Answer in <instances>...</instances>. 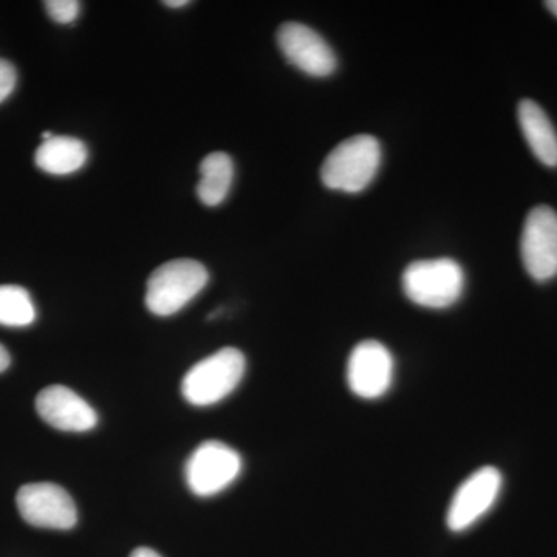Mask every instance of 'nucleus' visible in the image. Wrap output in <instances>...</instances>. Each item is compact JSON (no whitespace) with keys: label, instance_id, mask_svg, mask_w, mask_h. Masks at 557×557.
I'll return each mask as SVG.
<instances>
[{"label":"nucleus","instance_id":"1","mask_svg":"<svg viewBox=\"0 0 557 557\" xmlns=\"http://www.w3.org/2000/svg\"><path fill=\"white\" fill-rule=\"evenodd\" d=\"M381 145L372 135L344 139L329 153L321 168V180L329 189L358 194L379 174Z\"/></svg>","mask_w":557,"mask_h":557},{"label":"nucleus","instance_id":"21","mask_svg":"<svg viewBox=\"0 0 557 557\" xmlns=\"http://www.w3.org/2000/svg\"><path fill=\"white\" fill-rule=\"evenodd\" d=\"M545 7H547L553 16L557 17V0H548V2H545Z\"/></svg>","mask_w":557,"mask_h":557},{"label":"nucleus","instance_id":"13","mask_svg":"<svg viewBox=\"0 0 557 557\" xmlns=\"http://www.w3.org/2000/svg\"><path fill=\"white\" fill-rule=\"evenodd\" d=\"M86 145L78 138L53 137L39 146L35 153V163L40 171L51 175H69L79 171L86 164Z\"/></svg>","mask_w":557,"mask_h":557},{"label":"nucleus","instance_id":"16","mask_svg":"<svg viewBox=\"0 0 557 557\" xmlns=\"http://www.w3.org/2000/svg\"><path fill=\"white\" fill-rule=\"evenodd\" d=\"M47 13L58 24H72L78 20L81 3L78 0H49L44 3Z\"/></svg>","mask_w":557,"mask_h":557},{"label":"nucleus","instance_id":"10","mask_svg":"<svg viewBox=\"0 0 557 557\" xmlns=\"http://www.w3.org/2000/svg\"><path fill=\"white\" fill-rule=\"evenodd\" d=\"M394 368V358L386 346L379 341H362L348 358V387L359 398H381L392 386Z\"/></svg>","mask_w":557,"mask_h":557},{"label":"nucleus","instance_id":"7","mask_svg":"<svg viewBox=\"0 0 557 557\" xmlns=\"http://www.w3.org/2000/svg\"><path fill=\"white\" fill-rule=\"evenodd\" d=\"M22 519L33 527L49 530H70L78 522L75 502L64 487L54 483H30L22 486L16 496Z\"/></svg>","mask_w":557,"mask_h":557},{"label":"nucleus","instance_id":"12","mask_svg":"<svg viewBox=\"0 0 557 557\" xmlns=\"http://www.w3.org/2000/svg\"><path fill=\"white\" fill-rule=\"evenodd\" d=\"M518 119L534 157L544 166L557 168V134L544 109L531 100L520 101Z\"/></svg>","mask_w":557,"mask_h":557},{"label":"nucleus","instance_id":"3","mask_svg":"<svg viewBox=\"0 0 557 557\" xmlns=\"http://www.w3.org/2000/svg\"><path fill=\"white\" fill-rule=\"evenodd\" d=\"M247 369L244 354L225 347L189 369L182 383L183 397L193 406H212L239 386Z\"/></svg>","mask_w":557,"mask_h":557},{"label":"nucleus","instance_id":"15","mask_svg":"<svg viewBox=\"0 0 557 557\" xmlns=\"http://www.w3.org/2000/svg\"><path fill=\"white\" fill-rule=\"evenodd\" d=\"M35 319V304L27 289L20 285H0V325L28 327Z\"/></svg>","mask_w":557,"mask_h":557},{"label":"nucleus","instance_id":"8","mask_svg":"<svg viewBox=\"0 0 557 557\" xmlns=\"http://www.w3.org/2000/svg\"><path fill=\"white\" fill-rule=\"evenodd\" d=\"M502 479L497 468H480L469 475L450 500L446 523L454 533H461L474 527L496 504L500 494Z\"/></svg>","mask_w":557,"mask_h":557},{"label":"nucleus","instance_id":"9","mask_svg":"<svg viewBox=\"0 0 557 557\" xmlns=\"http://www.w3.org/2000/svg\"><path fill=\"white\" fill-rule=\"evenodd\" d=\"M277 46L289 64L314 78L332 75L338 65L327 40L299 22H287L278 27Z\"/></svg>","mask_w":557,"mask_h":557},{"label":"nucleus","instance_id":"19","mask_svg":"<svg viewBox=\"0 0 557 557\" xmlns=\"http://www.w3.org/2000/svg\"><path fill=\"white\" fill-rule=\"evenodd\" d=\"M131 557H161L159 553L150 548H137L132 553Z\"/></svg>","mask_w":557,"mask_h":557},{"label":"nucleus","instance_id":"5","mask_svg":"<svg viewBox=\"0 0 557 557\" xmlns=\"http://www.w3.org/2000/svg\"><path fill=\"white\" fill-rule=\"evenodd\" d=\"M242 471V458L218 440L201 443L186 463L185 475L196 496L211 497L226 490Z\"/></svg>","mask_w":557,"mask_h":557},{"label":"nucleus","instance_id":"4","mask_svg":"<svg viewBox=\"0 0 557 557\" xmlns=\"http://www.w3.org/2000/svg\"><path fill=\"white\" fill-rule=\"evenodd\" d=\"M403 289L424 309H448L460 299L465 273L456 260L448 258L417 260L403 273Z\"/></svg>","mask_w":557,"mask_h":557},{"label":"nucleus","instance_id":"18","mask_svg":"<svg viewBox=\"0 0 557 557\" xmlns=\"http://www.w3.org/2000/svg\"><path fill=\"white\" fill-rule=\"evenodd\" d=\"M10 362L9 350L0 344V373L5 372V370L10 368Z\"/></svg>","mask_w":557,"mask_h":557},{"label":"nucleus","instance_id":"2","mask_svg":"<svg viewBox=\"0 0 557 557\" xmlns=\"http://www.w3.org/2000/svg\"><path fill=\"white\" fill-rule=\"evenodd\" d=\"M208 270L194 259L163 263L152 274L146 288V307L156 317H172L185 309L207 287Z\"/></svg>","mask_w":557,"mask_h":557},{"label":"nucleus","instance_id":"14","mask_svg":"<svg viewBox=\"0 0 557 557\" xmlns=\"http://www.w3.org/2000/svg\"><path fill=\"white\" fill-rule=\"evenodd\" d=\"M234 180V163L228 153L212 152L200 163L197 196L207 207H219L228 197Z\"/></svg>","mask_w":557,"mask_h":557},{"label":"nucleus","instance_id":"17","mask_svg":"<svg viewBox=\"0 0 557 557\" xmlns=\"http://www.w3.org/2000/svg\"><path fill=\"white\" fill-rule=\"evenodd\" d=\"M17 83V73L14 65L0 58V102L7 100L13 94Z\"/></svg>","mask_w":557,"mask_h":557},{"label":"nucleus","instance_id":"20","mask_svg":"<svg viewBox=\"0 0 557 557\" xmlns=\"http://www.w3.org/2000/svg\"><path fill=\"white\" fill-rule=\"evenodd\" d=\"M189 3V0H164L163 5L170 7V9H183V7H188Z\"/></svg>","mask_w":557,"mask_h":557},{"label":"nucleus","instance_id":"11","mask_svg":"<svg viewBox=\"0 0 557 557\" xmlns=\"http://www.w3.org/2000/svg\"><path fill=\"white\" fill-rule=\"evenodd\" d=\"M36 410L46 423L64 432H87L97 426L94 408L76 392L65 386H50L39 392Z\"/></svg>","mask_w":557,"mask_h":557},{"label":"nucleus","instance_id":"6","mask_svg":"<svg viewBox=\"0 0 557 557\" xmlns=\"http://www.w3.org/2000/svg\"><path fill=\"white\" fill-rule=\"evenodd\" d=\"M520 255L527 273L536 282L557 276V212L555 209H531L523 223Z\"/></svg>","mask_w":557,"mask_h":557}]
</instances>
